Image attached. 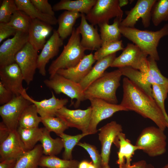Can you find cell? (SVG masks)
Listing matches in <instances>:
<instances>
[{"label":"cell","mask_w":168,"mask_h":168,"mask_svg":"<svg viewBox=\"0 0 168 168\" xmlns=\"http://www.w3.org/2000/svg\"><path fill=\"white\" fill-rule=\"evenodd\" d=\"M123 94L120 104L128 111H134L154 122L165 130L168 123L156 103L152 97L126 77L123 80Z\"/></svg>","instance_id":"6da1fadb"},{"label":"cell","mask_w":168,"mask_h":168,"mask_svg":"<svg viewBox=\"0 0 168 168\" xmlns=\"http://www.w3.org/2000/svg\"><path fill=\"white\" fill-rule=\"evenodd\" d=\"M119 29L122 35L132 41L149 57L156 61L159 60L157 47L160 39L168 35V23L156 31L141 30L135 27L120 25Z\"/></svg>","instance_id":"7a4b0ae2"},{"label":"cell","mask_w":168,"mask_h":168,"mask_svg":"<svg viewBox=\"0 0 168 168\" xmlns=\"http://www.w3.org/2000/svg\"><path fill=\"white\" fill-rule=\"evenodd\" d=\"M122 76L119 69L105 72L84 91L85 100L97 98L111 104H117L116 91L120 85Z\"/></svg>","instance_id":"3957f363"},{"label":"cell","mask_w":168,"mask_h":168,"mask_svg":"<svg viewBox=\"0 0 168 168\" xmlns=\"http://www.w3.org/2000/svg\"><path fill=\"white\" fill-rule=\"evenodd\" d=\"M86 50L81 44L80 34L78 28L74 27L62 53L49 68L48 72L50 77L60 69H68L76 66L85 56Z\"/></svg>","instance_id":"277c9868"},{"label":"cell","mask_w":168,"mask_h":168,"mask_svg":"<svg viewBox=\"0 0 168 168\" xmlns=\"http://www.w3.org/2000/svg\"><path fill=\"white\" fill-rule=\"evenodd\" d=\"M166 140L164 130L157 126H150L142 131L135 145L141 147V150L149 156L154 157L166 152Z\"/></svg>","instance_id":"5b68a950"},{"label":"cell","mask_w":168,"mask_h":168,"mask_svg":"<svg viewBox=\"0 0 168 168\" xmlns=\"http://www.w3.org/2000/svg\"><path fill=\"white\" fill-rule=\"evenodd\" d=\"M123 12L119 7L118 0H97L96 2L86 17L91 24L95 26L109 23L114 17L121 20Z\"/></svg>","instance_id":"8992f818"},{"label":"cell","mask_w":168,"mask_h":168,"mask_svg":"<svg viewBox=\"0 0 168 168\" xmlns=\"http://www.w3.org/2000/svg\"><path fill=\"white\" fill-rule=\"evenodd\" d=\"M147 56L136 45L128 43L121 54L115 58L110 67H130L147 73L148 71Z\"/></svg>","instance_id":"52a82bcc"},{"label":"cell","mask_w":168,"mask_h":168,"mask_svg":"<svg viewBox=\"0 0 168 168\" xmlns=\"http://www.w3.org/2000/svg\"><path fill=\"white\" fill-rule=\"evenodd\" d=\"M45 85L53 90L56 94L63 93L72 100L75 99V108L78 107L81 102L85 100L84 91L79 83L75 82L57 73L49 79L44 81Z\"/></svg>","instance_id":"ba28073f"},{"label":"cell","mask_w":168,"mask_h":168,"mask_svg":"<svg viewBox=\"0 0 168 168\" xmlns=\"http://www.w3.org/2000/svg\"><path fill=\"white\" fill-rule=\"evenodd\" d=\"M32 103L22 95L14 96L8 103L0 107V115L2 122L10 131L17 130L20 116L28 105Z\"/></svg>","instance_id":"9c48e42d"},{"label":"cell","mask_w":168,"mask_h":168,"mask_svg":"<svg viewBox=\"0 0 168 168\" xmlns=\"http://www.w3.org/2000/svg\"><path fill=\"white\" fill-rule=\"evenodd\" d=\"M89 100L91 113L87 132L90 135L97 132V126L101 121L111 117L118 111H128L120 104H111L97 98L91 99Z\"/></svg>","instance_id":"30bf717a"},{"label":"cell","mask_w":168,"mask_h":168,"mask_svg":"<svg viewBox=\"0 0 168 168\" xmlns=\"http://www.w3.org/2000/svg\"><path fill=\"white\" fill-rule=\"evenodd\" d=\"M38 51L28 42L17 54L15 61L22 73L24 80L29 85L33 81L37 69Z\"/></svg>","instance_id":"8fae6325"},{"label":"cell","mask_w":168,"mask_h":168,"mask_svg":"<svg viewBox=\"0 0 168 168\" xmlns=\"http://www.w3.org/2000/svg\"><path fill=\"white\" fill-rule=\"evenodd\" d=\"M28 41V33L17 31L12 38L3 42L0 46V68L15 63L16 55Z\"/></svg>","instance_id":"7c38bea8"},{"label":"cell","mask_w":168,"mask_h":168,"mask_svg":"<svg viewBox=\"0 0 168 168\" xmlns=\"http://www.w3.org/2000/svg\"><path fill=\"white\" fill-rule=\"evenodd\" d=\"M156 0H138L135 6L129 11H126L127 16L122 20L120 26L134 28L138 20L141 18L145 28L149 26L151 11Z\"/></svg>","instance_id":"4fadbf2b"},{"label":"cell","mask_w":168,"mask_h":168,"mask_svg":"<svg viewBox=\"0 0 168 168\" xmlns=\"http://www.w3.org/2000/svg\"><path fill=\"white\" fill-rule=\"evenodd\" d=\"M91 113V106L85 110H70L64 106L58 110L56 116L62 119L69 127L76 128L82 133H88Z\"/></svg>","instance_id":"5bb4252c"},{"label":"cell","mask_w":168,"mask_h":168,"mask_svg":"<svg viewBox=\"0 0 168 168\" xmlns=\"http://www.w3.org/2000/svg\"><path fill=\"white\" fill-rule=\"evenodd\" d=\"M99 140L101 145L100 155L102 167L109 164L112 144L118 135L123 131L122 125L115 121H112L100 128Z\"/></svg>","instance_id":"9a60e30c"},{"label":"cell","mask_w":168,"mask_h":168,"mask_svg":"<svg viewBox=\"0 0 168 168\" xmlns=\"http://www.w3.org/2000/svg\"><path fill=\"white\" fill-rule=\"evenodd\" d=\"M0 78L2 84L14 96L22 95L26 91L22 85V73L16 63L0 68Z\"/></svg>","instance_id":"2e32d148"},{"label":"cell","mask_w":168,"mask_h":168,"mask_svg":"<svg viewBox=\"0 0 168 168\" xmlns=\"http://www.w3.org/2000/svg\"><path fill=\"white\" fill-rule=\"evenodd\" d=\"M63 40L57 30H54L52 35L46 41L38 56L37 69L42 76H45L46 75V66L50 59L57 55L60 48L63 44Z\"/></svg>","instance_id":"e0dca14e"},{"label":"cell","mask_w":168,"mask_h":168,"mask_svg":"<svg viewBox=\"0 0 168 168\" xmlns=\"http://www.w3.org/2000/svg\"><path fill=\"white\" fill-rule=\"evenodd\" d=\"M27 151L17 130L11 131L8 136L0 143V161L17 159Z\"/></svg>","instance_id":"ac0fdd59"},{"label":"cell","mask_w":168,"mask_h":168,"mask_svg":"<svg viewBox=\"0 0 168 168\" xmlns=\"http://www.w3.org/2000/svg\"><path fill=\"white\" fill-rule=\"evenodd\" d=\"M80 24L77 27L82 35L81 43L86 50H97L102 45V41L97 28L88 23L86 15L82 14Z\"/></svg>","instance_id":"d6986e66"},{"label":"cell","mask_w":168,"mask_h":168,"mask_svg":"<svg viewBox=\"0 0 168 168\" xmlns=\"http://www.w3.org/2000/svg\"><path fill=\"white\" fill-rule=\"evenodd\" d=\"M52 97L48 99H44L40 101L35 100L25 91L22 95L26 99L36 106L38 114L41 118L55 117L58 110L64 106L68 102L66 98L58 99L52 92Z\"/></svg>","instance_id":"ffe728a7"},{"label":"cell","mask_w":168,"mask_h":168,"mask_svg":"<svg viewBox=\"0 0 168 168\" xmlns=\"http://www.w3.org/2000/svg\"><path fill=\"white\" fill-rule=\"evenodd\" d=\"M53 28L51 25L38 19H31L28 32V42L38 52L46 43Z\"/></svg>","instance_id":"44dd1931"},{"label":"cell","mask_w":168,"mask_h":168,"mask_svg":"<svg viewBox=\"0 0 168 168\" xmlns=\"http://www.w3.org/2000/svg\"><path fill=\"white\" fill-rule=\"evenodd\" d=\"M96 60L91 53L85 55L75 66L68 69H60L56 73L77 83H79L88 74Z\"/></svg>","instance_id":"7402d4cb"},{"label":"cell","mask_w":168,"mask_h":168,"mask_svg":"<svg viewBox=\"0 0 168 168\" xmlns=\"http://www.w3.org/2000/svg\"><path fill=\"white\" fill-rule=\"evenodd\" d=\"M114 143L119 148L117 153L118 159L116 161L119 167L124 163L127 165L131 164L132 158L135 152L142 149L140 147L133 144L131 141L126 138L125 134L122 132L116 137Z\"/></svg>","instance_id":"603a6c76"},{"label":"cell","mask_w":168,"mask_h":168,"mask_svg":"<svg viewBox=\"0 0 168 168\" xmlns=\"http://www.w3.org/2000/svg\"><path fill=\"white\" fill-rule=\"evenodd\" d=\"M119 69L122 75L126 77L149 96L152 97V85L153 83L147 72H143L130 67L120 68Z\"/></svg>","instance_id":"cb8c5ba5"},{"label":"cell","mask_w":168,"mask_h":168,"mask_svg":"<svg viewBox=\"0 0 168 168\" xmlns=\"http://www.w3.org/2000/svg\"><path fill=\"white\" fill-rule=\"evenodd\" d=\"M116 58V53H114L97 61L89 72L79 83L84 91L102 76L105 71L110 67Z\"/></svg>","instance_id":"d4e9b609"},{"label":"cell","mask_w":168,"mask_h":168,"mask_svg":"<svg viewBox=\"0 0 168 168\" xmlns=\"http://www.w3.org/2000/svg\"><path fill=\"white\" fill-rule=\"evenodd\" d=\"M97 0H61L53 7L54 11L62 10L87 15L96 2Z\"/></svg>","instance_id":"484cf974"},{"label":"cell","mask_w":168,"mask_h":168,"mask_svg":"<svg viewBox=\"0 0 168 168\" xmlns=\"http://www.w3.org/2000/svg\"><path fill=\"white\" fill-rule=\"evenodd\" d=\"M17 9L22 11L31 19H38L50 25L58 23L57 19L52 16L42 13L33 4L30 0H15Z\"/></svg>","instance_id":"4316f807"},{"label":"cell","mask_w":168,"mask_h":168,"mask_svg":"<svg viewBox=\"0 0 168 168\" xmlns=\"http://www.w3.org/2000/svg\"><path fill=\"white\" fill-rule=\"evenodd\" d=\"M80 13L66 11L57 19L58 27L57 31L61 38L64 40L72 34L77 20L81 17Z\"/></svg>","instance_id":"83f0119b"},{"label":"cell","mask_w":168,"mask_h":168,"mask_svg":"<svg viewBox=\"0 0 168 168\" xmlns=\"http://www.w3.org/2000/svg\"><path fill=\"white\" fill-rule=\"evenodd\" d=\"M43 152L40 144L32 149L27 151L17 159L14 168H38Z\"/></svg>","instance_id":"f1b7e54d"},{"label":"cell","mask_w":168,"mask_h":168,"mask_svg":"<svg viewBox=\"0 0 168 168\" xmlns=\"http://www.w3.org/2000/svg\"><path fill=\"white\" fill-rule=\"evenodd\" d=\"M50 133L45 127L43 128L40 141L42 148L43 154L45 156H56L60 153L64 148L63 143L60 138H52Z\"/></svg>","instance_id":"f546056e"},{"label":"cell","mask_w":168,"mask_h":168,"mask_svg":"<svg viewBox=\"0 0 168 168\" xmlns=\"http://www.w3.org/2000/svg\"><path fill=\"white\" fill-rule=\"evenodd\" d=\"M122 20L116 17L115 18L111 25L104 23L98 25L100 28V35L102 42V45L120 40L121 34L119 26Z\"/></svg>","instance_id":"4dcf8cb0"},{"label":"cell","mask_w":168,"mask_h":168,"mask_svg":"<svg viewBox=\"0 0 168 168\" xmlns=\"http://www.w3.org/2000/svg\"><path fill=\"white\" fill-rule=\"evenodd\" d=\"M43 128H23L18 127L17 131L26 150L33 149L41 138Z\"/></svg>","instance_id":"1f68e13d"},{"label":"cell","mask_w":168,"mask_h":168,"mask_svg":"<svg viewBox=\"0 0 168 168\" xmlns=\"http://www.w3.org/2000/svg\"><path fill=\"white\" fill-rule=\"evenodd\" d=\"M35 105L32 103L26 107L20 118L18 126L23 128L39 127L41 117L38 116Z\"/></svg>","instance_id":"d6a6232c"},{"label":"cell","mask_w":168,"mask_h":168,"mask_svg":"<svg viewBox=\"0 0 168 168\" xmlns=\"http://www.w3.org/2000/svg\"><path fill=\"white\" fill-rule=\"evenodd\" d=\"M80 162L76 160L61 159L55 156H42L39 166L47 168H78Z\"/></svg>","instance_id":"836d02e7"},{"label":"cell","mask_w":168,"mask_h":168,"mask_svg":"<svg viewBox=\"0 0 168 168\" xmlns=\"http://www.w3.org/2000/svg\"><path fill=\"white\" fill-rule=\"evenodd\" d=\"M151 20L155 26L168 21V0H156L152 10Z\"/></svg>","instance_id":"e575fe53"},{"label":"cell","mask_w":168,"mask_h":168,"mask_svg":"<svg viewBox=\"0 0 168 168\" xmlns=\"http://www.w3.org/2000/svg\"><path fill=\"white\" fill-rule=\"evenodd\" d=\"M31 20L24 12L17 10L13 14L7 23L17 31L28 33Z\"/></svg>","instance_id":"d590c367"},{"label":"cell","mask_w":168,"mask_h":168,"mask_svg":"<svg viewBox=\"0 0 168 168\" xmlns=\"http://www.w3.org/2000/svg\"><path fill=\"white\" fill-rule=\"evenodd\" d=\"M88 135H90L88 133H82L73 136L68 135L64 133L61 134L59 137L63 141L64 149L63 155V158L68 160L72 159L73 149L82 138Z\"/></svg>","instance_id":"8d00e7d4"},{"label":"cell","mask_w":168,"mask_h":168,"mask_svg":"<svg viewBox=\"0 0 168 168\" xmlns=\"http://www.w3.org/2000/svg\"><path fill=\"white\" fill-rule=\"evenodd\" d=\"M41 122L49 132H54L59 136L69 128L62 119L57 116L41 118Z\"/></svg>","instance_id":"74e56055"},{"label":"cell","mask_w":168,"mask_h":168,"mask_svg":"<svg viewBox=\"0 0 168 168\" xmlns=\"http://www.w3.org/2000/svg\"><path fill=\"white\" fill-rule=\"evenodd\" d=\"M168 94L167 87L155 83L152 84V97L163 113L168 123V115L165 106V101L167 97Z\"/></svg>","instance_id":"f35d334b"},{"label":"cell","mask_w":168,"mask_h":168,"mask_svg":"<svg viewBox=\"0 0 168 168\" xmlns=\"http://www.w3.org/2000/svg\"><path fill=\"white\" fill-rule=\"evenodd\" d=\"M147 72L153 83L162 85L168 88V78L163 76L158 68L156 61L149 57L147 58Z\"/></svg>","instance_id":"ab89813d"},{"label":"cell","mask_w":168,"mask_h":168,"mask_svg":"<svg viewBox=\"0 0 168 168\" xmlns=\"http://www.w3.org/2000/svg\"><path fill=\"white\" fill-rule=\"evenodd\" d=\"M124 49L122 40L108 43L102 45L96 50L93 54L94 58L97 61Z\"/></svg>","instance_id":"60d3db41"},{"label":"cell","mask_w":168,"mask_h":168,"mask_svg":"<svg viewBox=\"0 0 168 168\" xmlns=\"http://www.w3.org/2000/svg\"><path fill=\"white\" fill-rule=\"evenodd\" d=\"M17 10L15 0H3L0 7V23H8Z\"/></svg>","instance_id":"b9f144b4"},{"label":"cell","mask_w":168,"mask_h":168,"mask_svg":"<svg viewBox=\"0 0 168 168\" xmlns=\"http://www.w3.org/2000/svg\"><path fill=\"white\" fill-rule=\"evenodd\" d=\"M84 149L89 155L94 165L96 168H102V159L100 154L96 147L85 142H79L77 144Z\"/></svg>","instance_id":"7bdbcfd3"},{"label":"cell","mask_w":168,"mask_h":168,"mask_svg":"<svg viewBox=\"0 0 168 168\" xmlns=\"http://www.w3.org/2000/svg\"><path fill=\"white\" fill-rule=\"evenodd\" d=\"M34 6L43 13L55 16L53 7L47 0H30Z\"/></svg>","instance_id":"ee69618b"},{"label":"cell","mask_w":168,"mask_h":168,"mask_svg":"<svg viewBox=\"0 0 168 168\" xmlns=\"http://www.w3.org/2000/svg\"><path fill=\"white\" fill-rule=\"evenodd\" d=\"M17 30L7 23H0V43L11 36H14Z\"/></svg>","instance_id":"f6af8a7d"},{"label":"cell","mask_w":168,"mask_h":168,"mask_svg":"<svg viewBox=\"0 0 168 168\" xmlns=\"http://www.w3.org/2000/svg\"><path fill=\"white\" fill-rule=\"evenodd\" d=\"M14 96L12 92L5 87L0 81V104L2 105L10 102Z\"/></svg>","instance_id":"bcb514c9"},{"label":"cell","mask_w":168,"mask_h":168,"mask_svg":"<svg viewBox=\"0 0 168 168\" xmlns=\"http://www.w3.org/2000/svg\"><path fill=\"white\" fill-rule=\"evenodd\" d=\"M119 168H155L151 164L147 163L144 160H141L133 163L130 165H127L125 163Z\"/></svg>","instance_id":"7dc6e473"},{"label":"cell","mask_w":168,"mask_h":168,"mask_svg":"<svg viewBox=\"0 0 168 168\" xmlns=\"http://www.w3.org/2000/svg\"><path fill=\"white\" fill-rule=\"evenodd\" d=\"M11 131L2 122L0 123V143L4 141L9 136Z\"/></svg>","instance_id":"c3c4849f"},{"label":"cell","mask_w":168,"mask_h":168,"mask_svg":"<svg viewBox=\"0 0 168 168\" xmlns=\"http://www.w3.org/2000/svg\"><path fill=\"white\" fill-rule=\"evenodd\" d=\"M17 159H12L5 160L0 163V168H14Z\"/></svg>","instance_id":"681fc988"},{"label":"cell","mask_w":168,"mask_h":168,"mask_svg":"<svg viewBox=\"0 0 168 168\" xmlns=\"http://www.w3.org/2000/svg\"><path fill=\"white\" fill-rule=\"evenodd\" d=\"M89 162L87 161L84 160L79 163L78 168H87Z\"/></svg>","instance_id":"f907efd6"},{"label":"cell","mask_w":168,"mask_h":168,"mask_svg":"<svg viewBox=\"0 0 168 168\" xmlns=\"http://www.w3.org/2000/svg\"><path fill=\"white\" fill-rule=\"evenodd\" d=\"M128 0H119V7H121L127 5L128 3Z\"/></svg>","instance_id":"816d5d0a"},{"label":"cell","mask_w":168,"mask_h":168,"mask_svg":"<svg viewBox=\"0 0 168 168\" xmlns=\"http://www.w3.org/2000/svg\"><path fill=\"white\" fill-rule=\"evenodd\" d=\"M87 168H96V167L94 165L92 161L89 163Z\"/></svg>","instance_id":"f5cc1de1"},{"label":"cell","mask_w":168,"mask_h":168,"mask_svg":"<svg viewBox=\"0 0 168 168\" xmlns=\"http://www.w3.org/2000/svg\"><path fill=\"white\" fill-rule=\"evenodd\" d=\"M102 168H110L109 164L104 166L102 167Z\"/></svg>","instance_id":"db71d44e"},{"label":"cell","mask_w":168,"mask_h":168,"mask_svg":"<svg viewBox=\"0 0 168 168\" xmlns=\"http://www.w3.org/2000/svg\"><path fill=\"white\" fill-rule=\"evenodd\" d=\"M161 168H168V163Z\"/></svg>","instance_id":"11a10c76"},{"label":"cell","mask_w":168,"mask_h":168,"mask_svg":"<svg viewBox=\"0 0 168 168\" xmlns=\"http://www.w3.org/2000/svg\"><path fill=\"white\" fill-rule=\"evenodd\" d=\"M47 168L44 167H39V168Z\"/></svg>","instance_id":"9f6ffc18"}]
</instances>
